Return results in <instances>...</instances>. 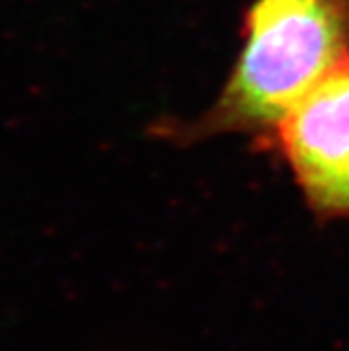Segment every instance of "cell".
<instances>
[{"instance_id":"2","label":"cell","mask_w":349,"mask_h":351,"mask_svg":"<svg viewBox=\"0 0 349 351\" xmlns=\"http://www.w3.org/2000/svg\"><path fill=\"white\" fill-rule=\"evenodd\" d=\"M274 137L307 204L326 219H349V61L284 116Z\"/></svg>"},{"instance_id":"1","label":"cell","mask_w":349,"mask_h":351,"mask_svg":"<svg viewBox=\"0 0 349 351\" xmlns=\"http://www.w3.org/2000/svg\"><path fill=\"white\" fill-rule=\"evenodd\" d=\"M349 61V0H252L242 45L215 101L189 122H167L183 143L274 133L305 95Z\"/></svg>"}]
</instances>
